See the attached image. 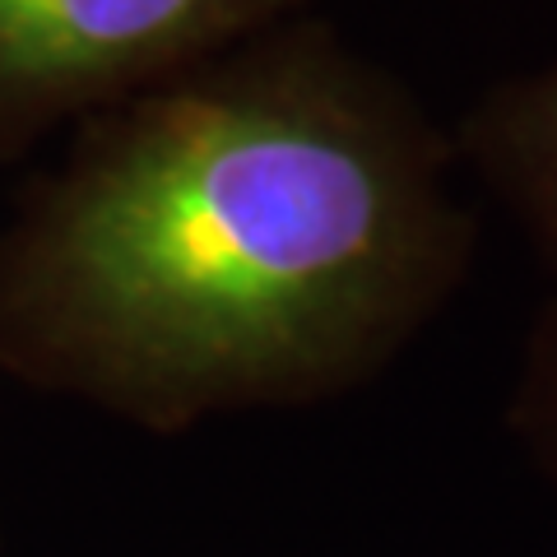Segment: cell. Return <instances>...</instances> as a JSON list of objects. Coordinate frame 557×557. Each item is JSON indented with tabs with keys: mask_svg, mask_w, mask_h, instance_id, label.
<instances>
[{
	"mask_svg": "<svg viewBox=\"0 0 557 557\" xmlns=\"http://www.w3.org/2000/svg\"><path fill=\"white\" fill-rule=\"evenodd\" d=\"M507 418L539 474L557 487V284L530 321Z\"/></svg>",
	"mask_w": 557,
	"mask_h": 557,
	"instance_id": "obj_4",
	"label": "cell"
},
{
	"mask_svg": "<svg viewBox=\"0 0 557 557\" xmlns=\"http://www.w3.org/2000/svg\"><path fill=\"white\" fill-rule=\"evenodd\" d=\"M450 145L557 284V57L483 89Z\"/></svg>",
	"mask_w": 557,
	"mask_h": 557,
	"instance_id": "obj_3",
	"label": "cell"
},
{
	"mask_svg": "<svg viewBox=\"0 0 557 557\" xmlns=\"http://www.w3.org/2000/svg\"><path fill=\"white\" fill-rule=\"evenodd\" d=\"M456 145L321 14L70 131L0 223V372L172 437L381 376L460 293Z\"/></svg>",
	"mask_w": 557,
	"mask_h": 557,
	"instance_id": "obj_1",
	"label": "cell"
},
{
	"mask_svg": "<svg viewBox=\"0 0 557 557\" xmlns=\"http://www.w3.org/2000/svg\"><path fill=\"white\" fill-rule=\"evenodd\" d=\"M321 0H0V159Z\"/></svg>",
	"mask_w": 557,
	"mask_h": 557,
	"instance_id": "obj_2",
	"label": "cell"
}]
</instances>
